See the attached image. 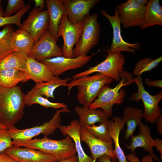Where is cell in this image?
<instances>
[{
    "instance_id": "obj_1",
    "label": "cell",
    "mask_w": 162,
    "mask_h": 162,
    "mask_svg": "<svg viewBox=\"0 0 162 162\" xmlns=\"http://www.w3.org/2000/svg\"><path fill=\"white\" fill-rule=\"evenodd\" d=\"M25 97L20 86H0V122L6 125L8 130L15 128V124L22 118Z\"/></svg>"
},
{
    "instance_id": "obj_2",
    "label": "cell",
    "mask_w": 162,
    "mask_h": 162,
    "mask_svg": "<svg viewBox=\"0 0 162 162\" xmlns=\"http://www.w3.org/2000/svg\"><path fill=\"white\" fill-rule=\"evenodd\" d=\"M13 146L24 147L38 150L54 157L57 161H60L76 155L75 145L72 139L67 135L60 140H55L44 136L28 141L14 142Z\"/></svg>"
},
{
    "instance_id": "obj_3",
    "label": "cell",
    "mask_w": 162,
    "mask_h": 162,
    "mask_svg": "<svg viewBox=\"0 0 162 162\" xmlns=\"http://www.w3.org/2000/svg\"><path fill=\"white\" fill-rule=\"evenodd\" d=\"M113 81L112 78L99 73L92 76H86L73 79L67 86L69 94L70 90L76 86V96L79 103L88 107L92 103L101 88L105 85H109Z\"/></svg>"
},
{
    "instance_id": "obj_4",
    "label": "cell",
    "mask_w": 162,
    "mask_h": 162,
    "mask_svg": "<svg viewBox=\"0 0 162 162\" xmlns=\"http://www.w3.org/2000/svg\"><path fill=\"white\" fill-rule=\"evenodd\" d=\"M134 83V78L130 73L122 78L119 82L114 88L108 85H104L99 92L97 97L90 105V109L100 108L106 115L112 117V109L115 104L120 105L123 102L126 93L123 86Z\"/></svg>"
},
{
    "instance_id": "obj_5",
    "label": "cell",
    "mask_w": 162,
    "mask_h": 162,
    "mask_svg": "<svg viewBox=\"0 0 162 162\" xmlns=\"http://www.w3.org/2000/svg\"><path fill=\"white\" fill-rule=\"evenodd\" d=\"M125 60V56L121 52L110 54L108 52V55L104 61L86 70L74 74L71 79H76L98 72L108 76L115 81H119L130 73L123 70Z\"/></svg>"
},
{
    "instance_id": "obj_6",
    "label": "cell",
    "mask_w": 162,
    "mask_h": 162,
    "mask_svg": "<svg viewBox=\"0 0 162 162\" xmlns=\"http://www.w3.org/2000/svg\"><path fill=\"white\" fill-rule=\"evenodd\" d=\"M98 17V13H94L89 15L83 20L82 34L73 50L74 58L86 56L98 44L100 39L101 27Z\"/></svg>"
},
{
    "instance_id": "obj_7",
    "label": "cell",
    "mask_w": 162,
    "mask_h": 162,
    "mask_svg": "<svg viewBox=\"0 0 162 162\" xmlns=\"http://www.w3.org/2000/svg\"><path fill=\"white\" fill-rule=\"evenodd\" d=\"M70 112L68 108L57 109L52 118L49 122H45L40 126L25 129H19L15 127L8 130L9 134L14 142L28 141L40 134H42L44 136L47 137L49 135L53 134L61 125V113Z\"/></svg>"
},
{
    "instance_id": "obj_8",
    "label": "cell",
    "mask_w": 162,
    "mask_h": 162,
    "mask_svg": "<svg viewBox=\"0 0 162 162\" xmlns=\"http://www.w3.org/2000/svg\"><path fill=\"white\" fill-rule=\"evenodd\" d=\"M134 83L137 86L138 90L136 92L132 94L128 99L136 102L141 100L144 108L143 117L146 122L154 123L157 118L162 116L161 109L158 106L162 98V91L155 95H150L146 90L143 85L142 77L141 76L134 78Z\"/></svg>"
},
{
    "instance_id": "obj_9",
    "label": "cell",
    "mask_w": 162,
    "mask_h": 162,
    "mask_svg": "<svg viewBox=\"0 0 162 162\" xmlns=\"http://www.w3.org/2000/svg\"><path fill=\"white\" fill-rule=\"evenodd\" d=\"M83 21L74 24L69 20L65 14L63 16L59 27L58 38L62 36L63 40L62 51L63 56L74 58V47L77 44L82 34Z\"/></svg>"
},
{
    "instance_id": "obj_10",
    "label": "cell",
    "mask_w": 162,
    "mask_h": 162,
    "mask_svg": "<svg viewBox=\"0 0 162 162\" xmlns=\"http://www.w3.org/2000/svg\"><path fill=\"white\" fill-rule=\"evenodd\" d=\"M102 16L106 17L110 22L113 30V38L110 50V54L116 52L126 51L134 53L136 50H140L141 44L136 42L130 44L124 41L121 34V22L117 9H116L113 16L108 14L104 10H100Z\"/></svg>"
},
{
    "instance_id": "obj_11",
    "label": "cell",
    "mask_w": 162,
    "mask_h": 162,
    "mask_svg": "<svg viewBox=\"0 0 162 162\" xmlns=\"http://www.w3.org/2000/svg\"><path fill=\"white\" fill-rule=\"evenodd\" d=\"M146 6L140 5L136 0H128L117 6L118 14L123 27H140L144 19Z\"/></svg>"
},
{
    "instance_id": "obj_12",
    "label": "cell",
    "mask_w": 162,
    "mask_h": 162,
    "mask_svg": "<svg viewBox=\"0 0 162 162\" xmlns=\"http://www.w3.org/2000/svg\"><path fill=\"white\" fill-rule=\"evenodd\" d=\"M98 52L90 56H81L73 58L58 56L43 59L41 62L48 68L53 75L58 76L65 71L83 67Z\"/></svg>"
},
{
    "instance_id": "obj_13",
    "label": "cell",
    "mask_w": 162,
    "mask_h": 162,
    "mask_svg": "<svg viewBox=\"0 0 162 162\" xmlns=\"http://www.w3.org/2000/svg\"><path fill=\"white\" fill-rule=\"evenodd\" d=\"M49 24L47 10L42 11L34 8L21 23L20 28L30 34L35 43L48 30Z\"/></svg>"
},
{
    "instance_id": "obj_14",
    "label": "cell",
    "mask_w": 162,
    "mask_h": 162,
    "mask_svg": "<svg viewBox=\"0 0 162 162\" xmlns=\"http://www.w3.org/2000/svg\"><path fill=\"white\" fill-rule=\"evenodd\" d=\"M48 30L35 43L28 56L38 62L43 59L63 56L62 49Z\"/></svg>"
},
{
    "instance_id": "obj_15",
    "label": "cell",
    "mask_w": 162,
    "mask_h": 162,
    "mask_svg": "<svg viewBox=\"0 0 162 162\" xmlns=\"http://www.w3.org/2000/svg\"><path fill=\"white\" fill-rule=\"evenodd\" d=\"M80 138L81 142H85L89 147L94 162H96L98 158L103 155L109 156L112 160L118 159L113 149V143L94 137L83 127L80 128Z\"/></svg>"
},
{
    "instance_id": "obj_16",
    "label": "cell",
    "mask_w": 162,
    "mask_h": 162,
    "mask_svg": "<svg viewBox=\"0 0 162 162\" xmlns=\"http://www.w3.org/2000/svg\"><path fill=\"white\" fill-rule=\"evenodd\" d=\"M69 21L75 24L82 22L100 0H62Z\"/></svg>"
},
{
    "instance_id": "obj_17",
    "label": "cell",
    "mask_w": 162,
    "mask_h": 162,
    "mask_svg": "<svg viewBox=\"0 0 162 162\" xmlns=\"http://www.w3.org/2000/svg\"><path fill=\"white\" fill-rule=\"evenodd\" d=\"M8 155L19 162H56L52 156L34 149L14 146L4 151Z\"/></svg>"
},
{
    "instance_id": "obj_18",
    "label": "cell",
    "mask_w": 162,
    "mask_h": 162,
    "mask_svg": "<svg viewBox=\"0 0 162 162\" xmlns=\"http://www.w3.org/2000/svg\"><path fill=\"white\" fill-rule=\"evenodd\" d=\"M139 126V134L131 136V142L129 145L125 144V147L130 150L132 154L134 155H136L135 149L137 148L141 147L148 152L153 159L158 162H160V159L153 152V148L154 146L155 140L151 135V129L147 124H144L142 122Z\"/></svg>"
},
{
    "instance_id": "obj_19",
    "label": "cell",
    "mask_w": 162,
    "mask_h": 162,
    "mask_svg": "<svg viewBox=\"0 0 162 162\" xmlns=\"http://www.w3.org/2000/svg\"><path fill=\"white\" fill-rule=\"evenodd\" d=\"M23 71L28 80H32L36 83L51 81L56 77L46 65L29 56Z\"/></svg>"
},
{
    "instance_id": "obj_20",
    "label": "cell",
    "mask_w": 162,
    "mask_h": 162,
    "mask_svg": "<svg viewBox=\"0 0 162 162\" xmlns=\"http://www.w3.org/2000/svg\"><path fill=\"white\" fill-rule=\"evenodd\" d=\"M81 128L78 120L74 119L70 122L69 125H61L59 129L63 135H68L72 139L77 154L79 162H94L92 157L87 155L82 147L80 138Z\"/></svg>"
},
{
    "instance_id": "obj_21",
    "label": "cell",
    "mask_w": 162,
    "mask_h": 162,
    "mask_svg": "<svg viewBox=\"0 0 162 162\" xmlns=\"http://www.w3.org/2000/svg\"><path fill=\"white\" fill-rule=\"evenodd\" d=\"M49 19L48 31L56 41L58 37L59 27L63 15L66 14L62 0H45Z\"/></svg>"
},
{
    "instance_id": "obj_22",
    "label": "cell",
    "mask_w": 162,
    "mask_h": 162,
    "mask_svg": "<svg viewBox=\"0 0 162 162\" xmlns=\"http://www.w3.org/2000/svg\"><path fill=\"white\" fill-rule=\"evenodd\" d=\"M74 111L78 116L81 127L92 125L96 123H100L109 120L110 116L100 108L90 109L88 107L76 106Z\"/></svg>"
},
{
    "instance_id": "obj_23",
    "label": "cell",
    "mask_w": 162,
    "mask_h": 162,
    "mask_svg": "<svg viewBox=\"0 0 162 162\" xmlns=\"http://www.w3.org/2000/svg\"><path fill=\"white\" fill-rule=\"evenodd\" d=\"M109 121L108 128L110 135L115 144L114 152L119 162H129L120 147L119 137L120 130L123 129L125 123L122 117L114 116Z\"/></svg>"
},
{
    "instance_id": "obj_24",
    "label": "cell",
    "mask_w": 162,
    "mask_h": 162,
    "mask_svg": "<svg viewBox=\"0 0 162 162\" xmlns=\"http://www.w3.org/2000/svg\"><path fill=\"white\" fill-rule=\"evenodd\" d=\"M156 25L162 26V7L159 0H150L146 6L144 21L140 28L142 30Z\"/></svg>"
},
{
    "instance_id": "obj_25",
    "label": "cell",
    "mask_w": 162,
    "mask_h": 162,
    "mask_svg": "<svg viewBox=\"0 0 162 162\" xmlns=\"http://www.w3.org/2000/svg\"><path fill=\"white\" fill-rule=\"evenodd\" d=\"M35 42L31 35L26 30L20 28L12 35L11 45L13 51L28 54L33 48Z\"/></svg>"
},
{
    "instance_id": "obj_26",
    "label": "cell",
    "mask_w": 162,
    "mask_h": 162,
    "mask_svg": "<svg viewBox=\"0 0 162 162\" xmlns=\"http://www.w3.org/2000/svg\"><path fill=\"white\" fill-rule=\"evenodd\" d=\"M122 117L127 125L124 139H127L132 136L141 122L143 117V111L141 109L128 106L124 109Z\"/></svg>"
},
{
    "instance_id": "obj_27",
    "label": "cell",
    "mask_w": 162,
    "mask_h": 162,
    "mask_svg": "<svg viewBox=\"0 0 162 162\" xmlns=\"http://www.w3.org/2000/svg\"><path fill=\"white\" fill-rule=\"evenodd\" d=\"M28 80L25 73L14 68H7L0 70V86L11 88L20 82Z\"/></svg>"
},
{
    "instance_id": "obj_28",
    "label": "cell",
    "mask_w": 162,
    "mask_h": 162,
    "mask_svg": "<svg viewBox=\"0 0 162 162\" xmlns=\"http://www.w3.org/2000/svg\"><path fill=\"white\" fill-rule=\"evenodd\" d=\"M28 57L27 54L14 51L0 62V70L11 68L23 71Z\"/></svg>"
},
{
    "instance_id": "obj_29",
    "label": "cell",
    "mask_w": 162,
    "mask_h": 162,
    "mask_svg": "<svg viewBox=\"0 0 162 162\" xmlns=\"http://www.w3.org/2000/svg\"><path fill=\"white\" fill-rule=\"evenodd\" d=\"M25 102L27 106L37 104L46 108L56 109L68 108L67 105L63 103H54L49 101L47 98H44L34 87L26 94Z\"/></svg>"
},
{
    "instance_id": "obj_30",
    "label": "cell",
    "mask_w": 162,
    "mask_h": 162,
    "mask_svg": "<svg viewBox=\"0 0 162 162\" xmlns=\"http://www.w3.org/2000/svg\"><path fill=\"white\" fill-rule=\"evenodd\" d=\"M71 80V78L69 77L63 79L58 76H56L52 81L36 83L34 88L42 95L45 96L46 98H50L54 99V92L55 89L60 86H66L68 82Z\"/></svg>"
},
{
    "instance_id": "obj_31",
    "label": "cell",
    "mask_w": 162,
    "mask_h": 162,
    "mask_svg": "<svg viewBox=\"0 0 162 162\" xmlns=\"http://www.w3.org/2000/svg\"><path fill=\"white\" fill-rule=\"evenodd\" d=\"M14 28L10 25L4 26L0 31V62L13 52L11 45L12 34Z\"/></svg>"
},
{
    "instance_id": "obj_32",
    "label": "cell",
    "mask_w": 162,
    "mask_h": 162,
    "mask_svg": "<svg viewBox=\"0 0 162 162\" xmlns=\"http://www.w3.org/2000/svg\"><path fill=\"white\" fill-rule=\"evenodd\" d=\"M109 121V120L104 121L98 126L93 124L86 126L84 128L94 137L104 141L113 143L108 128Z\"/></svg>"
},
{
    "instance_id": "obj_33",
    "label": "cell",
    "mask_w": 162,
    "mask_h": 162,
    "mask_svg": "<svg viewBox=\"0 0 162 162\" xmlns=\"http://www.w3.org/2000/svg\"><path fill=\"white\" fill-rule=\"evenodd\" d=\"M162 61V55L154 59L149 57L141 59L135 64L133 73L136 76H140L143 73L154 69Z\"/></svg>"
},
{
    "instance_id": "obj_34",
    "label": "cell",
    "mask_w": 162,
    "mask_h": 162,
    "mask_svg": "<svg viewBox=\"0 0 162 162\" xmlns=\"http://www.w3.org/2000/svg\"><path fill=\"white\" fill-rule=\"evenodd\" d=\"M31 7L29 4H27L25 7L20 11L9 17L3 16L4 12L2 5L0 4V27L8 25L14 24L16 25L20 28H21V20L24 14L28 12Z\"/></svg>"
},
{
    "instance_id": "obj_35",
    "label": "cell",
    "mask_w": 162,
    "mask_h": 162,
    "mask_svg": "<svg viewBox=\"0 0 162 162\" xmlns=\"http://www.w3.org/2000/svg\"><path fill=\"white\" fill-rule=\"evenodd\" d=\"M25 7L23 0H8L6 8L3 13V16L9 17L13 14H16Z\"/></svg>"
},
{
    "instance_id": "obj_36",
    "label": "cell",
    "mask_w": 162,
    "mask_h": 162,
    "mask_svg": "<svg viewBox=\"0 0 162 162\" xmlns=\"http://www.w3.org/2000/svg\"><path fill=\"white\" fill-rule=\"evenodd\" d=\"M7 129H0V153L12 147L14 142Z\"/></svg>"
},
{
    "instance_id": "obj_37",
    "label": "cell",
    "mask_w": 162,
    "mask_h": 162,
    "mask_svg": "<svg viewBox=\"0 0 162 162\" xmlns=\"http://www.w3.org/2000/svg\"><path fill=\"white\" fill-rule=\"evenodd\" d=\"M126 158L129 162H153V158L150 154L144 156L141 161H140L136 155L132 154L127 155Z\"/></svg>"
},
{
    "instance_id": "obj_38",
    "label": "cell",
    "mask_w": 162,
    "mask_h": 162,
    "mask_svg": "<svg viewBox=\"0 0 162 162\" xmlns=\"http://www.w3.org/2000/svg\"><path fill=\"white\" fill-rule=\"evenodd\" d=\"M145 84L149 87H157L162 88V79L152 80L147 78L145 80Z\"/></svg>"
},
{
    "instance_id": "obj_39",
    "label": "cell",
    "mask_w": 162,
    "mask_h": 162,
    "mask_svg": "<svg viewBox=\"0 0 162 162\" xmlns=\"http://www.w3.org/2000/svg\"><path fill=\"white\" fill-rule=\"evenodd\" d=\"M0 162H19L11 157L5 152L0 154Z\"/></svg>"
},
{
    "instance_id": "obj_40",
    "label": "cell",
    "mask_w": 162,
    "mask_h": 162,
    "mask_svg": "<svg viewBox=\"0 0 162 162\" xmlns=\"http://www.w3.org/2000/svg\"><path fill=\"white\" fill-rule=\"evenodd\" d=\"M34 8L42 10L46 8L45 2L44 0H34Z\"/></svg>"
},
{
    "instance_id": "obj_41",
    "label": "cell",
    "mask_w": 162,
    "mask_h": 162,
    "mask_svg": "<svg viewBox=\"0 0 162 162\" xmlns=\"http://www.w3.org/2000/svg\"><path fill=\"white\" fill-rule=\"evenodd\" d=\"M155 140L154 146L159 152L160 154V159H162V140L158 138Z\"/></svg>"
},
{
    "instance_id": "obj_42",
    "label": "cell",
    "mask_w": 162,
    "mask_h": 162,
    "mask_svg": "<svg viewBox=\"0 0 162 162\" xmlns=\"http://www.w3.org/2000/svg\"><path fill=\"white\" fill-rule=\"evenodd\" d=\"M158 133L162 135V116L157 118L155 121Z\"/></svg>"
},
{
    "instance_id": "obj_43",
    "label": "cell",
    "mask_w": 162,
    "mask_h": 162,
    "mask_svg": "<svg viewBox=\"0 0 162 162\" xmlns=\"http://www.w3.org/2000/svg\"><path fill=\"white\" fill-rule=\"evenodd\" d=\"M98 162H117L116 160H112L111 158L106 155H102L98 158Z\"/></svg>"
},
{
    "instance_id": "obj_44",
    "label": "cell",
    "mask_w": 162,
    "mask_h": 162,
    "mask_svg": "<svg viewBox=\"0 0 162 162\" xmlns=\"http://www.w3.org/2000/svg\"><path fill=\"white\" fill-rule=\"evenodd\" d=\"M56 162H79L78 156L76 155L65 160Z\"/></svg>"
},
{
    "instance_id": "obj_45",
    "label": "cell",
    "mask_w": 162,
    "mask_h": 162,
    "mask_svg": "<svg viewBox=\"0 0 162 162\" xmlns=\"http://www.w3.org/2000/svg\"><path fill=\"white\" fill-rule=\"evenodd\" d=\"M136 2L141 6H146L148 1V0H136Z\"/></svg>"
},
{
    "instance_id": "obj_46",
    "label": "cell",
    "mask_w": 162,
    "mask_h": 162,
    "mask_svg": "<svg viewBox=\"0 0 162 162\" xmlns=\"http://www.w3.org/2000/svg\"><path fill=\"white\" fill-rule=\"evenodd\" d=\"M0 129H7L8 130V126L0 122Z\"/></svg>"
},
{
    "instance_id": "obj_47",
    "label": "cell",
    "mask_w": 162,
    "mask_h": 162,
    "mask_svg": "<svg viewBox=\"0 0 162 162\" xmlns=\"http://www.w3.org/2000/svg\"><path fill=\"white\" fill-rule=\"evenodd\" d=\"M2 3V1L1 0H0V4H1Z\"/></svg>"
}]
</instances>
